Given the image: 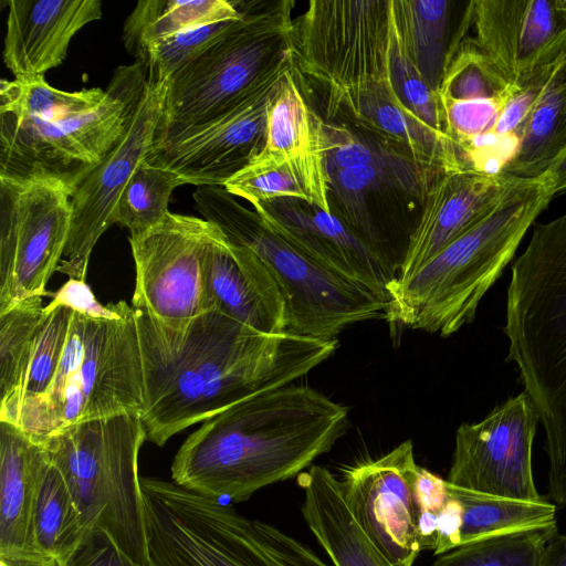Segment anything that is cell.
I'll return each instance as SVG.
<instances>
[{"instance_id":"1","label":"cell","mask_w":566,"mask_h":566,"mask_svg":"<svg viewBox=\"0 0 566 566\" xmlns=\"http://www.w3.org/2000/svg\"><path fill=\"white\" fill-rule=\"evenodd\" d=\"M133 311L144 380L140 417L146 440L158 447L244 399L292 384L338 344L262 333L216 310L176 326Z\"/></svg>"},{"instance_id":"2","label":"cell","mask_w":566,"mask_h":566,"mask_svg":"<svg viewBox=\"0 0 566 566\" xmlns=\"http://www.w3.org/2000/svg\"><path fill=\"white\" fill-rule=\"evenodd\" d=\"M350 426L348 409L307 386L244 399L206 420L177 451L172 481L198 494L248 500L297 476Z\"/></svg>"},{"instance_id":"3","label":"cell","mask_w":566,"mask_h":566,"mask_svg":"<svg viewBox=\"0 0 566 566\" xmlns=\"http://www.w3.org/2000/svg\"><path fill=\"white\" fill-rule=\"evenodd\" d=\"M556 197L548 174L506 175L483 217L403 281L387 286L388 323L448 337L471 323L526 232Z\"/></svg>"},{"instance_id":"4","label":"cell","mask_w":566,"mask_h":566,"mask_svg":"<svg viewBox=\"0 0 566 566\" xmlns=\"http://www.w3.org/2000/svg\"><path fill=\"white\" fill-rule=\"evenodd\" d=\"M504 334L545 431L548 497L566 505V212L534 223L513 263Z\"/></svg>"},{"instance_id":"5","label":"cell","mask_w":566,"mask_h":566,"mask_svg":"<svg viewBox=\"0 0 566 566\" xmlns=\"http://www.w3.org/2000/svg\"><path fill=\"white\" fill-rule=\"evenodd\" d=\"M144 409L140 347L134 311L125 304L116 318L73 312L53 381L0 420L36 441L74 423Z\"/></svg>"},{"instance_id":"6","label":"cell","mask_w":566,"mask_h":566,"mask_svg":"<svg viewBox=\"0 0 566 566\" xmlns=\"http://www.w3.org/2000/svg\"><path fill=\"white\" fill-rule=\"evenodd\" d=\"M149 566H332L310 546L174 481L142 476Z\"/></svg>"},{"instance_id":"7","label":"cell","mask_w":566,"mask_h":566,"mask_svg":"<svg viewBox=\"0 0 566 566\" xmlns=\"http://www.w3.org/2000/svg\"><path fill=\"white\" fill-rule=\"evenodd\" d=\"M234 2L240 19L169 81L154 145L219 117L276 72L295 65V2Z\"/></svg>"},{"instance_id":"8","label":"cell","mask_w":566,"mask_h":566,"mask_svg":"<svg viewBox=\"0 0 566 566\" xmlns=\"http://www.w3.org/2000/svg\"><path fill=\"white\" fill-rule=\"evenodd\" d=\"M196 209L268 266L286 304V332L334 339L347 326L385 317L388 300L324 268L273 231L222 186H197Z\"/></svg>"},{"instance_id":"9","label":"cell","mask_w":566,"mask_h":566,"mask_svg":"<svg viewBox=\"0 0 566 566\" xmlns=\"http://www.w3.org/2000/svg\"><path fill=\"white\" fill-rule=\"evenodd\" d=\"M146 440L139 413L65 427L42 442L63 475L87 528L99 526L143 566L148 564L138 455Z\"/></svg>"},{"instance_id":"10","label":"cell","mask_w":566,"mask_h":566,"mask_svg":"<svg viewBox=\"0 0 566 566\" xmlns=\"http://www.w3.org/2000/svg\"><path fill=\"white\" fill-rule=\"evenodd\" d=\"M147 87L137 62L118 66L103 102L54 122L0 114V176L49 178L76 189L127 132Z\"/></svg>"},{"instance_id":"11","label":"cell","mask_w":566,"mask_h":566,"mask_svg":"<svg viewBox=\"0 0 566 566\" xmlns=\"http://www.w3.org/2000/svg\"><path fill=\"white\" fill-rule=\"evenodd\" d=\"M295 62L326 88L328 105L390 82V0H312L295 23Z\"/></svg>"},{"instance_id":"12","label":"cell","mask_w":566,"mask_h":566,"mask_svg":"<svg viewBox=\"0 0 566 566\" xmlns=\"http://www.w3.org/2000/svg\"><path fill=\"white\" fill-rule=\"evenodd\" d=\"M74 192L57 179L0 176V313L48 294L69 241Z\"/></svg>"},{"instance_id":"13","label":"cell","mask_w":566,"mask_h":566,"mask_svg":"<svg viewBox=\"0 0 566 566\" xmlns=\"http://www.w3.org/2000/svg\"><path fill=\"white\" fill-rule=\"evenodd\" d=\"M212 229L205 219L169 212L129 238L136 272L130 306L168 326L208 312L205 251Z\"/></svg>"},{"instance_id":"14","label":"cell","mask_w":566,"mask_h":566,"mask_svg":"<svg viewBox=\"0 0 566 566\" xmlns=\"http://www.w3.org/2000/svg\"><path fill=\"white\" fill-rule=\"evenodd\" d=\"M538 416L523 391L493 408L475 423H462L446 481L502 497L539 501L532 471Z\"/></svg>"},{"instance_id":"15","label":"cell","mask_w":566,"mask_h":566,"mask_svg":"<svg viewBox=\"0 0 566 566\" xmlns=\"http://www.w3.org/2000/svg\"><path fill=\"white\" fill-rule=\"evenodd\" d=\"M294 67L280 70L219 117L154 145L146 160L172 171L184 185L222 186L262 151L272 102Z\"/></svg>"},{"instance_id":"16","label":"cell","mask_w":566,"mask_h":566,"mask_svg":"<svg viewBox=\"0 0 566 566\" xmlns=\"http://www.w3.org/2000/svg\"><path fill=\"white\" fill-rule=\"evenodd\" d=\"M169 81L148 82L130 125L112 151L77 185L72 197L69 241L57 271L85 281L92 251L114 224L117 202L137 166L151 150Z\"/></svg>"},{"instance_id":"17","label":"cell","mask_w":566,"mask_h":566,"mask_svg":"<svg viewBox=\"0 0 566 566\" xmlns=\"http://www.w3.org/2000/svg\"><path fill=\"white\" fill-rule=\"evenodd\" d=\"M420 472L413 443L406 440L378 459L346 469L340 480L353 516L395 566H413L421 552Z\"/></svg>"},{"instance_id":"18","label":"cell","mask_w":566,"mask_h":566,"mask_svg":"<svg viewBox=\"0 0 566 566\" xmlns=\"http://www.w3.org/2000/svg\"><path fill=\"white\" fill-rule=\"evenodd\" d=\"M465 10L472 40L514 87L566 60L564 0H474Z\"/></svg>"},{"instance_id":"19","label":"cell","mask_w":566,"mask_h":566,"mask_svg":"<svg viewBox=\"0 0 566 566\" xmlns=\"http://www.w3.org/2000/svg\"><path fill=\"white\" fill-rule=\"evenodd\" d=\"M266 226L324 268L388 300L390 263L333 212L295 198L252 206Z\"/></svg>"},{"instance_id":"20","label":"cell","mask_w":566,"mask_h":566,"mask_svg":"<svg viewBox=\"0 0 566 566\" xmlns=\"http://www.w3.org/2000/svg\"><path fill=\"white\" fill-rule=\"evenodd\" d=\"M205 287L208 311L262 333L286 332V304L272 273L214 223L205 251Z\"/></svg>"},{"instance_id":"21","label":"cell","mask_w":566,"mask_h":566,"mask_svg":"<svg viewBox=\"0 0 566 566\" xmlns=\"http://www.w3.org/2000/svg\"><path fill=\"white\" fill-rule=\"evenodd\" d=\"M3 61L15 80L43 78L62 64L72 38L101 19L99 0H9Z\"/></svg>"},{"instance_id":"22","label":"cell","mask_w":566,"mask_h":566,"mask_svg":"<svg viewBox=\"0 0 566 566\" xmlns=\"http://www.w3.org/2000/svg\"><path fill=\"white\" fill-rule=\"evenodd\" d=\"M506 175L461 170L440 176L430 187L420 219L408 238L395 281H403L470 229L501 192Z\"/></svg>"},{"instance_id":"23","label":"cell","mask_w":566,"mask_h":566,"mask_svg":"<svg viewBox=\"0 0 566 566\" xmlns=\"http://www.w3.org/2000/svg\"><path fill=\"white\" fill-rule=\"evenodd\" d=\"M322 124L323 118L307 104L292 70L272 102L265 144L259 155L287 164L311 203L332 212Z\"/></svg>"},{"instance_id":"24","label":"cell","mask_w":566,"mask_h":566,"mask_svg":"<svg viewBox=\"0 0 566 566\" xmlns=\"http://www.w3.org/2000/svg\"><path fill=\"white\" fill-rule=\"evenodd\" d=\"M49 454L42 442L0 420V556H31L34 513Z\"/></svg>"},{"instance_id":"25","label":"cell","mask_w":566,"mask_h":566,"mask_svg":"<svg viewBox=\"0 0 566 566\" xmlns=\"http://www.w3.org/2000/svg\"><path fill=\"white\" fill-rule=\"evenodd\" d=\"M345 113L354 124L402 146L416 163L442 175L464 170L455 146L410 111L396 96L391 83H374L328 105V113Z\"/></svg>"},{"instance_id":"26","label":"cell","mask_w":566,"mask_h":566,"mask_svg":"<svg viewBox=\"0 0 566 566\" xmlns=\"http://www.w3.org/2000/svg\"><path fill=\"white\" fill-rule=\"evenodd\" d=\"M297 483L304 492L302 515L333 566H395L359 526L340 480L327 468L312 464Z\"/></svg>"},{"instance_id":"27","label":"cell","mask_w":566,"mask_h":566,"mask_svg":"<svg viewBox=\"0 0 566 566\" xmlns=\"http://www.w3.org/2000/svg\"><path fill=\"white\" fill-rule=\"evenodd\" d=\"M442 174L419 164L410 166H367L327 172L331 207L337 217L363 240L391 262L370 203L378 193L398 191L424 200L430 187Z\"/></svg>"},{"instance_id":"28","label":"cell","mask_w":566,"mask_h":566,"mask_svg":"<svg viewBox=\"0 0 566 566\" xmlns=\"http://www.w3.org/2000/svg\"><path fill=\"white\" fill-rule=\"evenodd\" d=\"M566 149V60L560 62L533 104L515 156L503 174L520 178L546 175Z\"/></svg>"},{"instance_id":"29","label":"cell","mask_w":566,"mask_h":566,"mask_svg":"<svg viewBox=\"0 0 566 566\" xmlns=\"http://www.w3.org/2000/svg\"><path fill=\"white\" fill-rule=\"evenodd\" d=\"M395 28L406 54L434 92H439L451 52L453 2L390 0Z\"/></svg>"},{"instance_id":"30","label":"cell","mask_w":566,"mask_h":566,"mask_svg":"<svg viewBox=\"0 0 566 566\" xmlns=\"http://www.w3.org/2000/svg\"><path fill=\"white\" fill-rule=\"evenodd\" d=\"M240 15L234 0H144L127 17L123 42L133 55L147 43Z\"/></svg>"},{"instance_id":"31","label":"cell","mask_w":566,"mask_h":566,"mask_svg":"<svg viewBox=\"0 0 566 566\" xmlns=\"http://www.w3.org/2000/svg\"><path fill=\"white\" fill-rule=\"evenodd\" d=\"M447 485L462 507L461 545L556 522V505L545 499L517 500Z\"/></svg>"},{"instance_id":"32","label":"cell","mask_w":566,"mask_h":566,"mask_svg":"<svg viewBox=\"0 0 566 566\" xmlns=\"http://www.w3.org/2000/svg\"><path fill=\"white\" fill-rule=\"evenodd\" d=\"M88 530L73 495L51 462L43 472L34 513V541L39 554L57 559Z\"/></svg>"},{"instance_id":"33","label":"cell","mask_w":566,"mask_h":566,"mask_svg":"<svg viewBox=\"0 0 566 566\" xmlns=\"http://www.w3.org/2000/svg\"><path fill=\"white\" fill-rule=\"evenodd\" d=\"M105 97L101 87L64 92L50 86L45 78L1 80L0 114L17 119L54 122L95 108Z\"/></svg>"},{"instance_id":"34","label":"cell","mask_w":566,"mask_h":566,"mask_svg":"<svg viewBox=\"0 0 566 566\" xmlns=\"http://www.w3.org/2000/svg\"><path fill=\"white\" fill-rule=\"evenodd\" d=\"M43 314L42 297L24 300L0 313V406L13 400L23 387Z\"/></svg>"},{"instance_id":"35","label":"cell","mask_w":566,"mask_h":566,"mask_svg":"<svg viewBox=\"0 0 566 566\" xmlns=\"http://www.w3.org/2000/svg\"><path fill=\"white\" fill-rule=\"evenodd\" d=\"M182 181L170 170L144 159L125 187L114 213V223L135 238L159 224L169 213L172 191Z\"/></svg>"},{"instance_id":"36","label":"cell","mask_w":566,"mask_h":566,"mask_svg":"<svg viewBox=\"0 0 566 566\" xmlns=\"http://www.w3.org/2000/svg\"><path fill=\"white\" fill-rule=\"evenodd\" d=\"M322 127L327 172L367 166L418 164L402 146L363 126L323 119Z\"/></svg>"},{"instance_id":"37","label":"cell","mask_w":566,"mask_h":566,"mask_svg":"<svg viewBox=\"0 0 566 566\" xmlns=\"http://www.w3.org/2000/svg\"><path fill=\"white\" fill-rule=\"evenodd\" d=\"M557 522L463 544L440 555L432 566H538Z\"/></svg>"},{"instance_id":"38","label":"cell","mask_w":566,"mask_h":566,"mask_svg":"<svg viewBox=\"0 0 566 566\" xmlns=\"http://www.w3.org/2000/svg\"><path fill=\"white\" fill-rule=\"evenodd\" d=\"M239 19L209 23L147 43L136 50L133 56L145 70L148 82L170 81L219 40Z\"/></svg>"},{"instance_id":"39","label":"cell","mask_w":566,"mask_h":566,"mask_svg":"<svg viewBox=\"0 0 566 566\" xmlns=\"http://www.w3.org/2000/svg\"><path fill=\"white\" fill-rule=\"evenodd\" d=\"M72 313L65 306H44L23 387L13 400L0 406V418L24 400L42 395L50 387L66 344Z\"/></svg>"},{"instance_id":"40","label":"cell","mask_w":566,"mask_h":566,"mask_svg":"<svg viewBox=\"0 0 566 566\" xmlns=\"http://www.w3.org/2000/svg\"><path fill=\"white\" fill-rule=\"evenodd\" d=\"M389 77L392 90L402 105L426 125L447 135L439 94L431 88L406 54L392 14Z\"/></svg>"},{"instance_id":"41","label":"cell","mask_w":566,"mask_h":566,"mask_svg":"<svg viewBox=\"0 0 566 566\" xmlns=\"http://www.w3.org/2000/svg\"><path fill=\"white\" fill-rule=\"evenodd\" d=\"M222 187L252 206L279 198H295L311 203L304 187L287 164L260 155Z\"/></svg>"},{"instance_id":"42","label":"cell","mask_w":566,"mask_h":566,"mask_svg":"<svg viewBox=\"0 0 566 566\" xmlns=\"http://www.w3.org/2000/svg\"><path fill=\"white\" fill-rule=\"evenodd\" d=\"M55 566H143L125 553L106 530L94 526L83 534L80 541Z\"/></svg>"},{"instance_id":"43","label":"cell","mask_w":566,"mask_h":566,"mask_svg":"<svg viewBox=\"0 0 566 566\" xmlns=\"http://www.w3.org/2000/svg\"><path fill=\"white\" fill-rule=\"evenodd\" d=\"M125 304V301H119L103 305L96 300L85 281L69 279L53 294L51 302L46 306L50 308L65 306L73 312L94 318H116L120 316Z\"/></svg>"},{"instance_id":"44","label":"cell","mask_w":566,"mask_h":566,"mask_svg":"<svg viewBox=\"0 0 566 566\" xmlns=\"http://www.w3.org/2000/svg\"><path fill=\"white\" fill-rule=\"evenodd\" d=\"M461 527L462 507L459 501L449 493V497L438 515L433 554L442 555L461 546Z\"/></svg>"},{"instance_id":"45","label":"cell","mask_w":566,"mask_h":566,"mask_svg":"<svg viewBox=\"0 0 566 566\" xmlns=\"http://www.w3.org/2000/svg\"><path fill=\"white\" fill-rule=\"evenodd\" d=\"M538 566H566V535L556 532L545 544Z\"/></svg>"},{"instance_id":"46","label":"cell","mask_w":566,"mask_h":566,"mask_svg":"<svg viewBox=\"0 0 566 566\" xmlns=\"http://www.w3.org/2000/svg\"><path fill=\"white\" fill-rule=\"evenodd\" d=\"M0 566H55V560L41 554L31 556H0Z\"/></svg>"},{"instance_id":"47","label":"cell","mask_w":566,"mask_h":566,"mask_svg":"<svg viewBox=\"0 0 566 566\" xmlns=\"http://www.w3.org/2000/svg\"><path fill=\"white\" fill-rule=\"evenodd\" d=\"M553 181L555 195L566 193V150L547 172Z\"/></svg>"}]
</instances>
